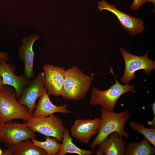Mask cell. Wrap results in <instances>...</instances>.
Returning <instances> with one entry per match:
<instances>
[{
	"label": "cell",
	"mask_w": 155,
	"mask_h": 155,
	"mask_svg": "<svg viewBox=\"0 0 155 155\" xmlns=\"http://www.w3.org/2000/svg\"><path fill=\"white\" fill-rule=\"evenodd\" d=\"M100 111L99 130L97 136L90 145V148L94 149L100 142L114 132H118L121 136L126 139L129 138V135L124 128L125 124L131 117L129 111L125 110L121 113H115L102 108Z\"/></svg>",
	"instance_id": "cell-1"
},
{
	"label": "cell",
	"mask_w": 155,
	"mask_h": 155,
	"mask_svg": "<svg viewBox=\"0 0 155 155\" xmlns=\"http://www.w3.org/2000/svg\"><path fill=\"white\" fill-rule=\"evenodd\" d=\"M93 78L85 74L77 66L65 71L63 98L70 100L82 99L89 90Z\"/></svg>",
	"instance_id": "cell-2"
},
{
	"label": "cell",
	"mask_w": 155,
	"mask_h": 155,
	"mask_svg": "<svg viewBox=\"0 0 155 155\" xmlns=\"http://www.w3.org/2000/svg\"><path fill=\"white\" fill-rule=\"evenodd\" d=\"M17 98L16 90L13 87L3 86L0 92L1 124L16 119L27 121L32 117V115L18 102Z\"/></svg>",
	"instance_id": "cell-3"
},
{
	"label": "cell",
	"mask_w": 155,
	"mask_h": 155,
	"mask_svg": "<svg viewBox=\"0 0 155 155\" xmlns=\"http://www.w3.org/2000/svg\"><path fill=\"white\" fill-rule=\"evenodd\" d=\"M135 86L131 84L122 85L115 80V83L106 90L92 88L89 101L92 106L98 105L106 109L114 112L115 105L119 98L128 92H135Z\"/></svg>",
	"instance_id": "cell-4"
},
{
	"label": "cell",
	"mask_w": 155,
	"mask_h": 155,
	"mask_svg": "<svg viewBox=\"0 0 155 155\" xmlns=\"http://www.w3.org/2000/svg\"><path fill=\"white\" fill-rule=\"evenodd\" d=\"M119 50L123 56L125 64V69L120 80L125 85L136 78L135 71L144 69L147 75H150L155 68V62L150 59L148 57V51L142 56L132 54L123 47H120Z\"/></svg>",
	"instance_id": "cell-5"
},
{
	"label": "cell",
	"mask_w": 155,
	"mask_h": 155,
	"mask_svg": "<svg viewBox=\"0 0 155 155\" xmlns=\"http://www.w3.org/2000/svg\"><path fill=\"white\" fill-rule=\"evenodd\" d=\"M26 123L35 132L54 137L59 142L62 141L65 128L62 120L54 114L43 118L32 117L26 121Z\"/></svg>",
	"instance_id": "cell-6"
},
{
	"label": "cell",
	"mask_w": 155,
	"mask_h": 155,
	"mask_svg": "<svg viewBox=\"0 0 155 155\" xmlns=\"http://www.w3.org/2000/svg\"><path fill=\"white\" fill-rule=\"evenodd\" d=\"M35 132L26 123L9 122L0 125L2 142L7 147L15 145L24 140L35 138Z\"/></svg>",
	"instance_id": "cell-7"
},
{
	"label": "cell",
	"mask_w": 155,
	"mask_h": 155,
	"mask_svg": "<svg viewBox=\"0 0 155 155\" xmlns=\"http://www.w3.org/2000/svg\"><path fill=\"white\" fill-rule=\"evenodd\" d=\"M42 69L48 94L55 96H61L65 80V67L52 64H45Z\"/></svg>",
	"instance_id": "cell-8"
},
{
	"label": "cell",
	"mask_w": 155,
	"mask_h": 155,
	"mask_svg": "<svg viewBox=\"0 0 155 155\" xmlns=\"http://www.w3.org/2000/svg\"><path fill=\"white\" fill-rule=\"evenodd\" d=\"M98 8L100 11L106 10L115 15L121 26L132 35H136L143 32L144 23L142 19L132 17L120 11L115 5H111L104 0L98 2Z\"/></svg>",
	"instance_id": "cell-9"
},
{
	"label": "cell",
	"mask_w": 155,
	"mask_h": 155,
	"mask_svg": "<svg viewBox=\"0 0 155 155\" xmlns=\"http://www.w3.org/2000/svg\"><path fill=\"white\" fill-rule=\"evenodd\" d=\"M46 91L44 82V73L40 71L37 75L32 80L30 85L24 88L18 102L20 104L27 106L28 111L33 115L37 99Z\"/></svg>",
	"instance_id": "cell-10"
},
{
	"label": "cell",
	"mask_w": 155,
	"mask_h": 155,
	"mask_svg": "<svg viewBox=\"0 0 155 155\" xmlns=\"http://www.w3.org/2000/svg\"><path fill=\"white\" fill-rule=\"evenodd\" d=\"M100 119H79L76 120L71 127L72 137L84 144H88L94 135L98 133Z\"/></svg>",
	"instance_id": "cell-11"
},
{
	"label": "cell",
	"mask_w": 155,
	"mask_h": 155,
	"mask_svg": "<svg viewBox=\"0 0 155 155\" xmlns=\"http://www.w3.org/2000/svg\"><path fill=\"white\" fill-rule=\"evenodd\" d=\"M15 66L7 61L0 59V75L2 78L3 84L13 87L15 89L18 98L21 96L24 88L30 85L32 80L26 78L24 75L18 76L15 73Z\"/></svg>",
	"instance_id": "cell-12"
},
{
	"label": "cell",
	"mask_w": 155,
	"mask_h": 155,
	"mask_svg": "<svg viewBox=\"0 0 155 155\" xmlns=\"http://www.w3.org/2000/svg\"><path fill=\"white\" fill-rule=\"evenodd\" d=\"M40 38L35 34L26 36L23 38L22 44L18 47L19 58L24 64V75L30 80L33 79L35 76L33 63L35 53L33 51V46L34 42Z\"/></svg>",
	"instance_id": "cell-13"
},
{
	"label": "cell",
	"mask_w": 155,
	"mask_h": 155,
	"mask_svg": "<svg viewBox=\"0 0 155 155\" xmlns=\"http://www.w3.org/2000/svg\"><path fill=\"white\" fill-rule=\"evenodd\" d=\"M98 145L99 148L94 154L102 155H124L126 142L117 132H114Z\"/></svg>",
	"instance_id": "cell-14"
},
{
	"label": "cell",
	"mask_w": 155,
	"mask_h": 155,
	"mask_svg": "<svg viewBox=\"0 0 155 155\" xmlns=\"http://www.w3.org/2000/svg\"><path fill=\"white\" fill-rule=\"evenodd\" d=\"M40 97L33 114L34 118L45 117L56 113L67 114L72 113L67 109L68 105L66 104L59 106L53 104L50 99L47 91Z\"/></svg>",
	"instance_id": "cell-15"
},
{
	"label": "cell",
	"mask_w": 155,
	"mask_h": 155,
	"mask_svg": "<svg viewBox=\"0 0 155 155\" xmlns=\"http://www.w3.org/2000/svg\"><path fill=\"white\" fill-rule=\"evenodd\" d=\"M73 139L69 133V130L65 128L63 134V139L60 149L56 155H65L68 153H74L80 155H90L94 154L96 150L81 149L75 144Z\"/></svg>",
	"instance_id": "cell-16"
},
{
	"label": "cell",
	"mask_w": 155,
	"mask_h": 155,
	"mask_svg": "<svg viewBox=\"0 0 155 155\" xmlns=\"http://www.w3.org/2000/svg\"><path fill=\"white\" fill-rule=\"evenodd\" d=\"M8 148L12 155H47L44 150L35 145L30 139L24 140Z\"/></svg>",
	"instance_id": "cell-17"
},
{
	"label": "cell",
	"mask_w": 155,
	"mask_h": 155,
	"mask_svg": "<svg viewBox=\"0 0 155 155\" xmlns=\"http://www.w3.org/2000/svg\"><path fill=\"white\" fill-rule=\"evenodd\" d=\"M146 138L139 142H132L128 143L126 147L125 155H153L155 154V147L150 144Z\"/></svg>",
	"instance_id": "cell-18"
},
{
	"label": "cell",
	"mask_w": 155,
	"mask_h": 155,
	"mask_svg": "<svg viewBox=\"0 0 155 155\" xmlns=\"http://www.w3.org/2000/svg\"><path fill=\"white\" fill-rule=\"evenodd\" d=\"M45 140L41 142L36 140L34 138L30 140L35 146L39 147L46 152L47 155H56L59 151L61 144L58 142L56 139H52L49 136H45Z\"/></svg>",
	"instance_id": "cell-19"
},
{
	"label": "cell",
	"mask_w": 155,
	"mask_h": 155,
	"mask_svg": "<svg viewBox=\"0 0 155 155\" xmlns=\"http://www.w3.org/2000/svg\"><path fill=\"white\" fill-rule=\"evenodd\" d=\"M131 129L142 134L150 143L155 147V128H147L145 125L133 121L129 122Z\"/></svg>",
	"instance_id": "cell-20"
},
{
	"label": "cell",
	"mask_w": 155,
	"mask_h": 155,
	"mask_svg": "<svg viewBox=\"0 0 155 155\" xmlns=\"http://www.w3.org/2000/svg\"><path fill=\"white\" fill-rule=\"evenodd\" d=\"M147 0H133L131 6V9L133 10H137L145 3Z\"/></svg>",
	"instance_id": "cell-21"
},
{
	"label": "cell",
	"mask_w": 155,
	"mask_h": 155,
	"mask_svg": "<svg viewBox=\"0 0 155 155\" xmlns=\"http://www.w3.org/2000/svg\"><path fill=\"white\" fill-rule=\"evenodd\" d=\"M151 108L154 113V117L151 121H148V123L149 125L151 126L152 128H154L155 125V103L154 102L152 105Z\"/></svg>",
	"instance_id": "cell-22"
},
{
	"label": "cell",
	"mask_w": 155,
	"mask_h": 155,
	"mask_svg": "<svg viewBox=\"0 0 155 155\" xmlns=\"http://www.w3.org/2000/svg\"><path fill=\"white\" fill-rule=\"evenodd\" d=\"M0 59H4L7 61L9 60V55L6 52H0Z\"/></svg>",
	"instance_id": "cell-23"
},
{
	"label": "cell",
	"mask_w": 155,
	"mask_h": 155,
	"mask_svg": "<svg viewBox=\"0 0 155 155\" xmlns=\"http://www.w3.org/2000/svg\"><path fill=\"white\" fill-rule=\"evenodd\" d=\"M3 86L4 85L3 84L2 80V78L1 76L0 75V92Z\"/></svg>",
	"instance_id": "cell-24"
},
{
	"label": "cell",
	"mask_w": 155,
	"mask_h": 155,
	"mask_svg": "<svg viewBox=\"0 0 155 155\" xmlns=\"http://www.w3.org/2000/svg\"><path fill=\"white\" fill-rule=\"evenodd\" d=\"M147 2H152L154 6H155V0H147Z\"/></svg>",
	"instance_id": "cell-25"
},
{
	"label": "cell",
	"mask_w": 155,
	"mask_h": 155,
	"mask_svg": "<svg viewBox=\"0 0 155 155\" xmlns=\"http://www.w3.org/2000/svg\"><path fill=\"white\" fill-rule=\"evenodd\" d=\"M3 153V151L2 150L0 149V155H2Z\"/></svg>",
	"instance_id": "cell-26"
},
{
	"label": "cell",
	"mask_w": 155,
	"mask_h": 155,
	"mask_svg": "<svg viewBox=\"0 0 155 155\" xmlns=\"http://www.w3.org/2000/svg\"><path fill=\"white\" fill-rule=\"evenodd\" d=\"M2 139L1 136L0 135V143L2 142Z\"/></svg>",
	"instance_id": "cell-27"
},
{
	"label": "cell",
	"mask_w": 155,
	"mask_h": 155,
	"mask_svg": "<svg viewBox=\"0 0 155 155\" xmlns=\"http://www.w3.org/2000/svg\"><path fill=\"white\" fill-rule=\"evenodd\" d=\"M1 124V121H0V125Z\"/></svg>",
	"instance_id": "cell-28"
}]
</instances>
